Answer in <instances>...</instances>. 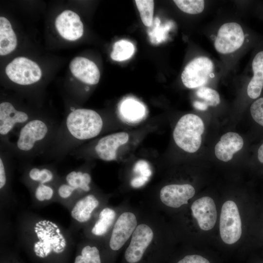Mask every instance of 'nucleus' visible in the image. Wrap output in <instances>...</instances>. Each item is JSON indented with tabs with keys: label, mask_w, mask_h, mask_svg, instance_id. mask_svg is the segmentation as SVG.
Instances as JSON below:
<instances>
[{
	"label": "nucleus",
	"mask_w": 263,
	"mask_h": 263,
	"mask_svg": "<svg viewBox=\"0 0 263 263\" xmlns=\"http://www.w3.org/2000/svg\"><path fill=\"white\" fill-rule=\"evenodd\" d=\"M122 118L129 122H136L141 120L145 114V109L138 101L129 98L124 100L120 106Z\"/></svg>",
	"instance_id": "24"
},
{
	"label": "nucleus",
	"mask_w": 263,
	"mask_h": 263,
	"mask_svg": "<svg viewBox=\"0 0 263 263\" xmlns=\"http://www.w3.org/2000/svg\"><path fill=\"white\" fill-rule=\"evenodd\" d=\"M253 76L247 87V94L252 99L258 98L263 89V49L257 52L252 61Z\"/></svg>",
	"instance_id": "22"
},
{
	"label": "nucleus",
	"mask_w": 263,
	"mask_h": 263,
	"mask_svg": "<svg viewBox=\"0 0 263 263\" xmlns=\"http://www.w3.org/2000/svg\"><path fill=\"white\" fill-rule=\"evenodd\" d=\"M75 249L72 263H102L100 252L96 246L83 244Z\"/></svg>",
	"instance_id": "26"
},
{
	"label": "nucleus",
	"mask_w": 263,
	"mask_h": 263,
	"mask_svg": "<svg viewBox=\"0 0 263 263\" xmlns=\"http://www.w3.org/2000/svg\"><path fill=\"white\" fill-rule=\"evenodd\" d=\"M133 171L139 174V176H142L149 178L151 175L150 168L147 163L144 160L138 161L134 165Z\"/></svg>",
	"instance_id": "34"
},
{
	"label": "nucleus",
	"mask_w": 263,
	"mask_h": 263,
	"mask_svg": "<svg viewBox=\"0 0 263 263\" xmlns=\"http://www.w3.org/2000/svg\"><path fill=\"white\" fill-rule=\"evenodd\" d=\"M60 122L41 114L21 127L5 142H0L10 151L20 167L32 164L51 144Z\"/></svg>",
	"instance_id": "3"
},
{
	"label": "nucleus",
	"mask_w": 263,
	"mask_h": 263,
	"mask_svg": "<svg viewBox=\"0 0 263 263\" xmlns=\"http://www.w3.org/2000/svg\"><path fill=\"white\" fill-rule=\"evenodd\" d=\"M244 37L240 24L233 22L225 23L218 30L214 46L217 51L221 54H230L242 46Z\"/></svg>",
	"instance_id": "10"
},
{
	"label": "nucleus",
	"mask_w": 263,
	"mask_h": 263,
	"mask_svg": "<svg viewBox=\"0 0 263 263\" xmlns=\"http://www.w3.org/2000/svg\"><path fill=\"white\" fill-rule=\"evenodd\" d=\"M250 111L254 120L263 127V97L258 98L252 103Z\"/></svg>",
	"instance_id": "32"
},
{
	"label": "nucleus",
	"mask_w": 263,
	"mask_h": 263,
	"mask_svg": "<svg viewBox=\"0 0 263 263\" xmlns=\"http://www.w3.org/2000/svg\"><path fill=\"white\" fill-rule=\"evenodd\" d=\"M103 127V119L95 111L71 107L42 155L46 159L58 162L83 142L98 136Z\"/></svg>",
	"instance_id": "2"
},
{
	"label": "nucleus",
	"mask_w": 263,
	"mask_h": 263,
	"mask_svg": "<svg viewBox=\"0 0 263 263\" xmlns=\"http://www.w3.org/2000/svg\"><path fill=\"white\" fill-rule=\"evenodd\" d=\"M153 238L154 233L150 226L145 224L138 225L125 252L124 257L127 262L137 263L140 261Z\"/></svg>",
	"instance_id": "11"
},
{
	"label": "nucleus",
	"mask_w": 263,
	"mask_h": 263,
	"mask_svg": "<svg viewBox=\"0 0 263 263\" xmlns=\"http://www.w3.org/2000/svg\"><path fill=\"white\" fill-rule=\"evenodd\" d=\"M244 145L243 138L238 133L228 132L224 134L214 148L216 157L223 162L232 159L234 153L241 150Z\"/></svg>",
	"instance_id": "19"
},
{
	"label": "nucleus",
	"mask_w": 263,
	"mask_h": 263,
	"mask_svg": "<svg viewBox=\"0 0 263 263\" xmlns=\"http://www.w3.org/2000/svg\"><path fill=\"white\" fill-rule=\"evenodd\" d=\"M195 194L194 187L190 184H170L163 187L160 191V199L165 205L178 208L187 204Z\"/></svg>",
	"instance_id": "16"
},
{
	"label": "nucleus",
	"mask_w": 263,
	"mask_h": 263,
	"mask_svg": "<svg viewBox=\"0 0 263 263\" xmlns=\"http://www.w3.org/2000/svg\"><path fill=\"white\" fill-rule=\"evenodd\" d=\"M72 74L81 82L88 85H95L100 79V72L92 61L83 57L73 59L69 65Z\"/></svg>",
	"instance_id": "18"
},
{
	"label": "nucleus",
	"mask_w": 263,
	"mask_h": 263,
	"mask_svg": "<svg viewBox=\"0 0 263 263\" xmlns=\"http://www.w3.org/2000/svg\"><path fill=\"white\" fill-rule=\"evenodd\" d=\"M173 1L181 10L189 14L201 13L205 6V1L202 0H174Z\"/></svg>",
	"instance_id": "31"
},
{
	"label": "nucleus",
	"mask_w": 263,
	"mask_h": 263,
	"mask_svg": "<svg viewBox=\"0 0 263 263\" xmlns=\"http://www.w3.org/2000/svg\"><path fill=\"white\" fill-rule=\"evenodd\" d=\"M41 114L19 109L9 101L0 103V142L7 141L22 126Z\"/></svg>",
	"instance_id": "5"
},
{
	"label": "nucleus",
	"mask_w": 263,
	"mask_h": 263,
	"mask_svg": "<svg viewBox=\"0 0 263 263\" xmlns=\"http://www.w3.org/2000/svg\"><path fill=\"white\" fill-rule=\"evenodd\" d=\"M149 179L147 177L138 176L132 180L131 182V186L135 188L141 187L147 183Z\"/></svg>",
	"instance_id": "36"
},
{
	"label": "nucleus",
	"mask_w": 263,
	"mask_h": 263,
	"mask_svg": "<svg viewBox=\"0 0 263 263\" xmlns=\"http://www.w3.org/2000/svg\"><path fill=\"white\" fill-rule=\"evenodd\" d=\"M55 26L60 35L68 40H75L83 34L80 17L71 10H66L60 14L56 18Z\"/></svg>",
	"instance_id": "17"
},
{
	"label": "nucleus",
	"mask_w": 263,
	"mask_h": 263,
	"mask_svg": "<svg viewBox=\"0 0 263 263\" xmlns=\"http://www.w3.org/2000/svg\"><path fill=\"white\" fill-rule=\"evenodd\" d=\"M115 217L116 212L113 209L108 207L103 208L91 228L92 234L96 237L105 235L113 225Z\"/></svg>",
	"instance_id": "25"
},
{
	"label": "nucleus",
	"mask_w": 263,
	"mask_h": 263,
	"mask_svg": "<svg viewBox=\"0 0 263 263\" xmlns=\"http://www.w3.org/2000/svg\"><path fill=\"white\" fill-rule=\"evenodd\" d=\"M258 159L260 163L263 164V143L258 149Z\"/></svg>",
	"instance_id": "37"
},
{
	"label": "nucleus",
	"mask_w": 263,
	"mask_h": 263,
	"mask_svg": "<svg viewBox=\"0 0 263 263\" xmlns=\"http://www.w3.org/2000/svg\"><path fill=\"white\" fill-rule=\"evenodd\" d=\"M220 233L223 241L231 244L237 242L242 235V222L238 207L232 201L222 206L220 218Z\"/></svg>",
	"instance_id": "7"
},
{
	"label": "nucleus",
	"mask_w": 263,
	"mask_h": 263,
	"mask_svg": "<svg viewBox=\"0 0 263 263\" xmlns=\"http://www.w3.org/2000/svg\"><path fill=\"white\" fill-rule=\"evenodd\" d=\"M91 174L81 167L68 172L56 185V196L63 200L75 199L91 189Z\"/></svg>",
	"instance_id": "6"
},
{
	"label": "nucleus",
	"mask_w": 263,
	"mask_h": 263,
	"mask_svg": "<svg viewBox=\"0 0 263 263\" xmlns=\"http://www.w3.org/2000/svg\"><path fill=\"white\" fill-rule=\"evenodd\" d=\"M15 159L10 151L0 144V195H9L11 192Z\"/></svg>",
	"instance_id": "20"
},
{
	"label": "nucleus",
	"mask_w": 263,
	"mask_h": 263,
	"mask_svg": "<svg viewBox=\"0 0 263 263\" xmlns=\"http://www.w3.org/2000/svg\"><path fill=\"white\" fill-rule=\"evenodd\" d=\"M17 45L16 35L10 21L3 17H0V55H6L16 48Z\"/></svg>",
	"instance_id": "23"
},
{
	"label": "nucleus",
	"mask_w": 263,
	"mask_h": 263,
	"mask_svg": "<svg viewBox=\"0 0 263 263\" xmlns=\"http://www.w3.org/2000/svg\"><path fill=\"white\" fill-rule=\"evenodd\" d=\"M193 216L200 228L205 231L211 229L217 220V210L213 200L204 196L196 200L191 206Z\"/></svg>",
	"instance_id": "15"
},
{
	"label": "nucleus",
	"mask_w": 263,
	"mask_h": 263,
	"mask_svg": "<svg viewBox=\"0 0 263 263\" xmlns=\"http://www.w3.org/2000/svg\"><path fill=\"white\" fill-rule=\"evenodd\" d=\"M20 221V246L34 263H70L73 242L60 226L38 217Z\"/></svg>",
	"instance_id": "1"
},
{
	"label": "nucleus",
	"mask_w": 263,
	"mask_h": 263,
	"mask_svg": "<svg viewBox=\"0 0 263 263\" xmlns=\"http://www.w3.org/2000/svg\"><path fill=\"white\" fill-rule=\"evenodd\" d=\"M137 226L136 216L131 212H124L117 219L109 240V247L117 251L125 244Z\"/></svg>",
	"instance_id": "12"
},
{
	"label": "nucleus",
	"mask_w": 263,
	"mask_h": 263,
	"mask_svg": "<svg viewBox=\"0 0 263 263\" xmlns=\"http://www.w3.org/2000/svg\"><path fill=\"white\" fill-rule=\"evenodd\" d=\"M23 169L21 179L29 188L38 184L56 185L61 177L58 174L54 164L40 166L30 164Z\"/></svg>",
	"instance_id": "13"
},
{
	"label": "nucleus",
	"mask_w": 263,
	"mask_h": 263,
	"mask_svg": "<svg viewBox=\"0 0 263 263\" xmlns=\"http://www.w3.org/2000/svg\"><path fill=\"white\" fill-rule=\"evenodd\" d=\"M76 201L71 209L70 215L74 221L80 224L91 219L100 203L97 197L92 193L84 195Z\"/></svg>",
	"instance_id": "21"
},
{
	"label": "nucleus",
	"mask_w": 263,
	"mask_h": 263,
	"mask_svg": "<svg viewBox=\"0 0 263 263\" xmlns=\"http://www.w3.org/2000/svg\"><path fill=\"white\" fill-rule=\"evenodd\" d=\"M134 50V45L130 41L120 40L114 44L111 57L117 61H124L132 57Z\"/></svg>",
	"instance_id": "28"
},
{
	"label": "nucleus",
	"mask_w": 263,
	"mask_h": 263,
	"mask_svg": "<svg viewBox=\"0 0 263 263\" xmlns=\"http://www.w3.org/2000/svg\"><path fill=\"white\" fill-rule=\"evenodd\" d=\"M141 19L146 26H150L153 20L154 1L152 0H135Z\"/></svg>",
	"instance_id": "30"
},
{
	"label": "nucleus",
	"mask_w": 263,
	"mask_h": 263,
	"mask_svg": "<svg viewBox=\"0 0 263 263\" xmlns=\"http://www.w3.org/2000/svg\"><path fill=\"white\" fill-rule=\"evenodd\" d=\"M129 135L125 132H118L104 136L99 139L93 147L95 155L105 161L115 160L119 147L128 142Z\"/></svg>",
	"instance_id": "14"
},
{
	"label": "nucleus",
	"mask_w": 263,
	"mask_h": 263,
	"mask_svg": "<svg viewBox=\"0 0 263 263\" xmlns=\"http://www.w3.org/2000/svg\"><path fill=\"white\" fill-rule=\"evenodd\" d=\"M205 130L202 119L189 113L183 115L177 123L173 132L176 144L184 151L194 153L200 148Z\"/></svg>",
	"instance_id": "4"
},
{
	"label": "nucleus",
	"mask_w": 263,
	"mask_h": 263,
	"mask_svg": "<svg viewBox=\"0 0 263 263\" xmlns=\"http://www.w3.org/2000/svg\"><path fill=\"white\" fill-rule=\"evenodd\" d=\"M196 94L198 97L203 100L194 102V107L198 110L206 111L208 106L215 107L220 103V98L218 93L211 88L201 87L197 90Z\"/></svg>",
	"instance_id": "27"
},
{
	"label": "nucleus",
	"mask_w": 263,
	"mask_h": 263,
	"mask_svg": "<svg viewBox=\"0 0 263 263\" xmlns=\"http://www.w3.org/2000/svg\"><path fill=\"white\" fill-rule=\"evenodd\" d=\"M177 263H210V262L200 255H189L185 256Z\"/></svg>",
	"instance_id": "35"
},
{
	"label": "nucleus",
	"mask_w": 263,
	"mask_h": 263,
	"mask_svg": "<svg viewBox=\"0 0 263 263\" xmlns=\"http://www.w3.org/2000/svg\"><path fill=\"white\" fill-rule=\"evenodd\" d=\"M214 65L208 58L201 56L194 58L185 67L181 75L184 85L189 89L204 86L213 75Z\"/></svg>",
	"instance_id": "9"
},
{
	"label": "nucleus",
	"mask_w": 263,
	"mask_h": 263,
	"mask_svg": "<svg viewBox=\"0 0 263 263\" xmlns=\"http://www.w3.org/2000/svg\"><path fill=\"white\" fill-rule=\"evenodd\" d=\"M29 189L34 198L39 202L50 201L56 196V185L38 184Z\"/></svg>",
	"instance_id": "29"
},
{
	"label": "nucleus",
	"mask_w": 263,
	"mask_h": 263,
	"mask_svg": "<svg viewBox=\"0 0 263 263\" xmlns=\"http://www.w3.org/2000/svg\"><path fill=\"white\" fill-rule=\"evenodd\" d=\"M9 78L19 85L26 86L38 81L42 72L34 61L24 57H18L9 63L5 68Z\"/></svg>",
	"instance_id": "8"
},
{
	"label": "nucleus",
	"mask_w": 263,
	"mask_h": 263,
	"mask_svg": "<svg viewBox=\"0 0 263 263\" xmlns=\"http://www.w3.org/2000/svg\"><path fill=\"white\" fill-rule=\"evenodd\" d=\"M0 263H24L18 253L9 250H3L1 252Z\"/></svg>",
	"instance_id": "33"
}]
</instances>
